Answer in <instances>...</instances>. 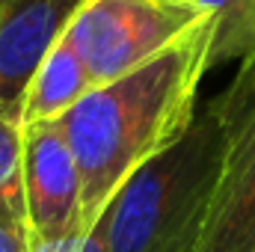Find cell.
<instances>
[{
	"mask_svg": "<svg viewBox=\"0 0 255 252\" xmlns=\"http://www.w3.org/2000/svg\"><path fill=\"white\" fill-rule=\"evenodd\" d=\"M217 21L208 18L178 45L125 77L95 86L63 130L83 181V229H92L128 178L166 151L196 119Z\"/></svg>",
	"mask_w": 255,
	"mask_h": 252,
	"instance_id": "obj_1",
	"label": "cell"
},
{
	"mask_svg": "<svg viewBox=\"0 0 255 252\" xmlns=\"http://www.w3.org/2000/svg\"><path fill=\"white\" fill-rule=\"evenodd\" d=\"M232 148L217 101L154 160L136 169L98 217L107 252H196Z\"/></svg>",
	"mask_w": 255,
	"mask_h": 252,
	"instance_id": "obj_2",
	"label": "cell"
},
{
	"mask_svg": "<svg viewBox=\"0 0 255 252\" xmlns=\"http://www.w3.org/2000/svg\"><path fill=\"white\" fill-rule=\"evenodd\" d=\"M214 18L190 0H83L65 27L95 86L113 83Z\"/></svg>",
	"mask_w": 255,
	"mask_h": 252,
	"instance_id": "obj_3",
	"label": "cell"
},
{
	"mask_svg": "<svg viewBox=\"0 0 255 252\" xmlns=\"http://www.w3.org/2000/svg\"><path fill=\"white\" fill-rule=\"evenodd\" d=\"M27 244H54L83 229V181L63 122L24 127Z\"/></svg>",
	"mask_w": 255,
	"mask_h": 252,
	"instance_id": "obj_4",
	"label": "cell"
},
{
	"mask_svg": "<svg viewBox=\"0 0 255 252\" xmlns=\"http://www.w3.org/2000/svg\"><path fill=\"white\" fill-rule=\"evenodd\" d=\"M83 0H0V110L21 122V101L42 60Z\"/></svg>",
	"mask_w": 255,
	"mask_h": 252,
	"instance_id": "obj_5",
	"label": "cell"
},
{
	"mask_svg": "<svg viewBox=\"0 0 255 252\" xmlns=\"http://www.w3.org/2000/svg\"><path fill=\"white\" fill-rule=\"evenodd\" d=\"M196 252H255V122L232 130L229 163Z\"/></svg>",
	"mask_w": 255,
	"mask_h": 252,
	"instance_id": "obj_6",
	"label": "cell"
},
{
	"mask_svg": "<svg viewBox=\"0 0 255 252\" xmlns=\"http://www.w3.org/2000/svg\"><path fill=\"white\" fill-rule=\"evenodd\" d=\"M95 89L86 65L80 63L71 42L60 36L51 54L36 68L24 101H21V127L42 122H63L65 116Z\"/></svg>",
	"mask_w": 255,
	"mask_h": 252,
	"instance_id": "obj_7",
	"label": "cell"
},
{
	"mask_svg": "<svg viewBox=\"0 0 255 252\" xmlns=\"http://www.w3.org/2000/svg\"><path fill=\"white\" fill-rule=\"evenodd\" d=\"M0 223L27 232L24 205V127L0 110ZM27 238V235H24Z\"/></svg>",
	"mask_w": 255,
	"mask_h": 252,
	"instance_id": "obj_8",
	"label": "cell"
},
{
	"mask_svg": "<svg viewBox=\"0 0 255 252\" xmlns=\"http://www.w3.org/2000/svg\"><path fill=\"white\" fill-rule=\"evenodd\" d=\"M214 15V51L211 65L244 60L255 51V0H190Z\"/></svg>",
	"mask_w": 255,
	"mask_h": 252,
	"instance_id": "obj_9",
	"label": "cell"
},
{
	"mask_svg": "<svg viewBox=\"0 0 255 252\" xmlns=\"http://www.w3.org/2000/svg\"><path fill=\"white\" fill-rule=\"evenodd\" d=\"M217 104L226 116L229 130L255 122V51L241 60V71H238L235 83L217 98Z\"/></svg>",
	"mask_w": 255,
	"mask_h": 252,
	"instance_id": "obj_10",
	"label": "cell"
},
{
	"mask_svg": "<svg viewBox=\"0 0 255 252\" xmlns=\"http://www.w3.org/2000/svg\"><path fill=\"white\" fill-rule=\"evenodd\" d=\"M30 252H107V229H104V220H98L92 229H86V232H80L74 238L30 247Z\"/></svg>",
	"mask_w": 255,
	"mask_h": 252,
	"instance_id": "obj_11",
	"label": "cell"
},
{
	"mask_svg": "<svg viewBox=\"0 0 255 252\" xmlns=\"http://www.w3.org/2000/svg\"><path fill=\"white\" fill-rule=\"evenodd\" d=\"M0 252H30V244H27V238L21 232L0 223Z\"/></svg>",
	"mask_w": 255,
	"mask_h": 252,
	"instance_id": "obj_12",
	"label": "cell"
}]
</instances>
